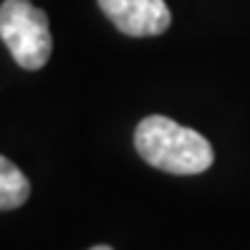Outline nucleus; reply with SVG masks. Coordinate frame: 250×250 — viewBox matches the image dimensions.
<instances>
[{"label":"nucleus","instance_id":"nucleus-1","mask_svg":"<svg viewBox=\"0 0 250 250\" xmlns=\"http://www.w3.org/2000/svg\"><path fill=\"white\" fill-rule=\"evenodd\" d=\"M134 146L139 157L169 174H200L212 165V146L200 131L167 116H146L137 124Z\"/></svg>","mask_w":250,"mask_h":250},{"label":"nucleus","instance_id":"nucleus-2","mask_svg":"<svg viewBox=\"0 0 250 250\" xmlns=\"http://www.w3.org/2000/svg\"><path fill=\"white\" fill-rule=\"evenodd\" d=\"M0 38L16 63L28 71L43 68L53 51L48 16L31 0H5L0 5Z\"/></svg>","mask_w":250,"mask_h":250},{"label":"nucleus","instance_id":"nucleus-3","mask_svg":"<svg viewBox=\"0 0 250 250\" xmlns=\"http://www.w3.org/2000/svg\"><path fill=\"white\" fill-rule=\"evenodd\" d=\"M99 8L124 36L131 38L162 36L172 23L165 0H99Z\"/></svg>","mask_w":250,"mask_h":250},{"label":"nucleus","instance_id":"nucleus-4","mask_svg":"<svg viewBox=\"0 0 250 250\" xmlns=\"http://www.w3.org/2000/svg\"><path fill=\"white\" fill-rule=\"evenodd\" d=\"M31 195V182L10 159L0 157V210H16Z\"/></svg>","mask_w":250,"mask_h":250},{"label":"nucleus","instance_id":"nucleus-5","mask_svg":"<svg viewBox=\"0 0 250 250\" xmlns=\"http://www.w3.org/2000/svg\"><path fill=\"white\" fill-rule=\"evenodd\" d=\"M91 250H111L109 245H96V248H91Z\"/></svg>","mask_w":250,"mask_h":250}]
</instances>
